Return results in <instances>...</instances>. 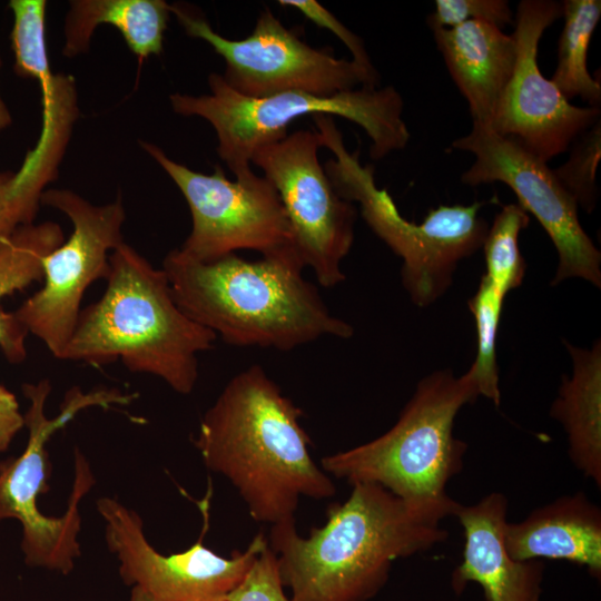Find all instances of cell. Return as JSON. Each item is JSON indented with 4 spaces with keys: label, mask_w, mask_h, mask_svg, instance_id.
<instances>
[{
    "label": "cell",
    "mask_w": 601,
    "mask_h": 601,
    "mask_svg": "<svg viewBox=\"0 0 601 601\" xmlns=\"http://www.w3.org/2000/svg\"><path fill=\"white\" fill-rule=\"evenodd\" d=\"M140 146L170 177L189 207L191 229L177 248L184 257L208 263L243 249L263 257L295 252L280 198L264 176L254 173L246 179L229 180L220 166L203 174L173 160L154 144L140 141Z\"/></svg>",
    "instance_id": "30bf717a"
},
{
    "label": "cell",
    "mask_w": 601,
    "mask_h": 601,
    "mask_svg": "<svg viewBox=\"0 0 601 601\" xmlns=\"http://www.w3.org/2000/svg\"><path fill=\"white\" fill-rule=\"evenodd\" d=\"M216 339L180 309L162 268L124 242L109 256L105 293L82 308L62 359L95 367L120 362L186 395L198 381V355Z\"/></svg>",
    "instance_id": "277c9868"
},
{
    "label": "cell",
    "mask_w": 601,
    "mask_h": 601,
    "mask_svg": "<svg viewBox=\"0 0 601 601\" xmlns=\"http://www.w3.org/2000/svg\"><path fill=\"white\" fill-rule=\"evenodd\" d=\"M209 92L171 93L174 112L200 117L217 136V152L237 180L254 174L253 154L285 138L288 125L306 115L339 116L362 127L371 139L370 156L378 160L406 147L410 131L403 120V99L393 86H363L332 96L302 91L252 98L234 91L221 75L208 76Z\"/></svg>",
    "instance_id": "8992f818"
},
{
    "label": "cell",
    "mask_w": 601,
    "mask_h": 601,
    "mask_svg": "<svg viewBox=\"0 0 601 601\" xmlns=\"http://www.w3.org/2000/svg\"><path fill=\"white\" fill-rule=\"evenodd\" d=\"M506 514L508 499L499 492L472 505H459L454 516L465 542L452 587L461 592L469 582H476L487 601H540L543 561H518L508 554L503 539Z\"/></svg>",
    "instance_id": "2e32d148"
},
{
    "label": "cell",
    "mask_w": 601,
    "mask_h": 601,
    "mask_svg": "<svg viewBox=\"0 0 601 601\" xmlns=\"http://www.w3.org/2000/svg\"><path fill=\"white\" fill-rule=\"evenodd\" d=\"M161 268L180 309L228 345L286 352L326 336H353L352 325L332 314L303 276L293 250L257 260L235 253L199 263L175 248Z\"/></svg>",
    "instance_id": "3957f363"
},
{
    "label": "cell",
    "mask_w": 601,
    "mask_h": 601,
    "mask_svg": "<svg viewBox=\"0 0 601 601\" xmlns=\"http://www.w3.org/2000/svg\"><path fill=\"white\" fill-rule=\"evenodd\" d=\"M185 32L207 42L223 57L224 81L236 92L263 98L286 91L332 96L363 86L377 87V71L355 61L336 58L329 48H314L286 28L268 8L258 16L253 32L244 39L217 33L194 8L170 4Z\"/></svg>",
    "instance_id": "ba28073f"
},
{
    "label": "cell",
    "mask_w": 601,
    "mask_h": 601,
    "mask_svg": "<svg viewBox=\"0 0 601 601\" xmlns=\"http://www.w3.org/2000/svg\"><path fill=\"white\" fill-rule=\"evenodd\" d=\"M277 558L265 546L242 582L221 601H294L283 590Z\"/></svg>",
    "instance_id": "83f0119b"
},
{
    "label": "cell",
    "mask_w": 601,
    "mask_h": 601,
    "mask_svg": "<svg viewBox=\"0 0 601 601\" xmlns=\"http://www.w3.org/2000/svg\"><path fill=\"white\" fill-rule=\"evenodd\" d=\"M22 392L29 401L24 416L28 442L24 451L0 463V521L16 519L22 526L21 549L24 561L31 566L68 574L80 555L78 534L81 518L79 503L95 483L85 455L75 451V479L68 506L61 516H47L38 508V497L50 490L48 481L51 462L46 444L57 431L65 427L85 408L127 405L136 395L115 388L82 392L69 390L59 413L49 418L45 406L51 392L49 380L24 383Z\"/></svg>",
    "instance_id": "52a82bcc"
},
{
    "label": "cell",
    "mask_w": 601,
    "mask_h": 601,
    "mask_svg": "<svg viewBox=\"0 0 601 601\" xmlns=\"http://www.w3.org/2000/svg\"><path fill=\"white\" fill-rule=\"evenodd\" d=\"M561 4L564 24L551 80L566 99L580 97L590 107H599L601 85L588 70V50L601 18V1L563 0Z\"/></svg>",
    "instance_id": "603a6c76"
},
{
    "label": "cell",
    "mask_w": 601,
    "mask_h": 601,
    "mask_svg": "<svg viewBox=\"0 0 601 601\" xmlns=\"http://www.w3.org/2000/svg\"><path fill=\"white\" fill-rule=\"evenodd\" d=\"M280 6L298 10L317 27L328 29L349 50L352 60L370 71H376L366 51L364 41L345 27L331 11L314 0H280Z\"/></svg>",
    "instance_id": "f1b7e54d"
},
{
    "label": "cell",
    "mask_w": 601,
    "mask_h": 601,
    "mask_svg": "<svg viewBox=\"0 0 601 601\" xmlns=\"http://www.w3.org/2000/svg\"><path fill=\"white\" fill-rule=\"evenodd\" d=\"M573 363L571 376L563 375L550 415L568 437L573 465L601 487V344L590 349L565 342Z\"/></svg>",
    "instance_id": "d6986e66"
},
{
    "label": "cell",
    "mask_w": 601,
    "mask_h": 601,
    "mask_svg": "<svg viewBox=\"0 0 601 601\" xmlns=\"http://www.w3.org/2000/svg\"><path fill=\"white\" fill-rule=\"evenodd\" d=\"M1 68V58H0ZM12 124V116L0 93V134Z\"/></svg>",
    "instance_id": "1f68e13d"
},
{
    "label": "cell",
    "mask_w": 601,
    "mask_h": 601,
    "mask_svg": "<svg viewBox=\"0 0 601 601\" xmlns=\"http://www.w3.org/2000/svg\"><path fill=\"white\" fill-rule=\"evenodd\" d=\"M561 17V1H520L512 33L516 42L515 67L485 126L545 162L569 150L580 135L601 120L600 107L572 105L540 71V39Z\"/></svg>",
    "instance_id": "9a60e30c"
},
{
    "label": "cell",
    "mask_w": 601,
    "mask_h": 601,
    "mask_svg": "<svg viewBox=\"0 0 601 601\" xmlns=\"http://www.w3.org/2000/svg\"><path fill=\"white\" fill-rule=\"evenodd\" d=\"M164 0H72L65 21L62 55L88 51L96 28L115 27L140 61L160 55L170 17Z\"/></svg>",
    "instance_id": "44dd1931"
},
{
    "label": "cell",
    "mask_w": 601,
    "mask_h": 601,
    "mask_svg": "<svg viewBox=\"0 0 601 601\" xmlns=\"http://www.w3.org/2000/svg\"><path fill=\"white\" fill-rule=\"evenodd\" d=\"M503 539L514 560H564L601 575V511L582 492L558 497L520 522L506 521Z\"/></svg>",
    "instance_id": "e0dca14e"
},
{
    "label": "cell",
    "mask_w": 601,
    "mask_h": 601,
    "mask_svg": "<svg viewBox=\"0 0 601 601\" xmlns=\"http://www.w3.org/2000/svg\"><path fill=\"white\" fill-rule=\"evenodd\" d=\"M445 518L376 483H355L308 538L289 518L272 525L268 544L294 601H367L386 583L393 561L447 538L440 525Z\"/></svg>",
    "instance_id": "7a4b0ae2"
},
{
    "label": "cell",
    "mask_w": 601,
    "mask_h": 601,
    "mask_svg": "<svg viewBox=\"0 0 601 601\" xmlns=\"http://www.w3.org/2000/svg\"><path fill=\"white\" fill-rule=\"evenodd\" d=\"M451 148L471 152L475 158L461 175L462 184L479 186L499 181L509 186L518 197V205L541 224L559 256L552 285L580 277L601 286V254L579 220L575 200L545 161L479 124L456 138Z\"/></svg>",
    "instance_id": "5bb4252c"
},
{
    "label": "cell",
    "mask_w": 601,
    "mask_h": 601,
    "mask_svg": "<svg viewBox=\"0 0 601 601\" xmlns=\"http://www.w3.org/2000/svg\"><path fill=\"white\" fill-rule=\"evenodd\" d=\"M300 416L255 364L228 381L193 439L205 465L233 484L257 522L294 518L303 496L335 494L331 477L311 456Z\"/></svg>",
    "instance_id": "6da1fadb"
},
{
    "label": "cell",
    "mask_w": 601,
    "mask_h": 601,
    "mask_svg": "<svg viewBox=\"0 0 601 601\" xmlns=\"http://www.w3.org/2000/svg\"><path fill=\"white\" fill-rule=\"evenodd\" d=\"M13 56L16 73L39 82L42 102L40 137L22 165L38 178L51 183L58 175V166L78 116L75 79L70 75L51 71L46 40L28 41Z\"/></svg>",
    "instance_id": "ffe728a7"
},
{
    "label": "cell",
    "mask_w": 601,
    "mask_h": 601,
    "mask_svg": "<svg viewBox=\"0 0 601 601\" xmlns=\"http://www.w3.org/2000/svg\"><path fill=\"white\" fill-rule=\"evenodd\" d=\"M484 21L503 28L513 22L506 0H435L426 23L430 29H449L466 21Z\"/></svg>",
    "instance_id": "4316f807"
},
{
    "label": "cell",
    "mask_w": 601,
    "mask_h": 601,
    "mask_svg": "<svg viewBox=\"0 0 601 601\" xmlns=\"http://www.w3.org/2000/svg\"><path fill=\"white\" fill-rule=\"evenodd\" d=\"M568 159L552 169L563 188L584 211L598 201L597 168L601 158V120L580 135L569 148Z\"/></svg>",
    "instance_id": "484cf974"
},
{
    "label": "cell",
    "mask_w": 601,
    "mask_h": 601,
    "mask_svg": "<svg viewBox=\"0 0 601 601\" xmlns=\"http://www.w3.org/2000/svg\"><path fill=\"white\" fill-rule=\"evenodd\" d=\"M432 32L473 124L487 126L515 67L514 37L495 24L473 20Z\"/></svg>",
    "instance_id": "ac0fdd59"
},
{
    "label": "cell",
    "mask_w": 601,
    "mask_h": 601,
    "mask_svg": "<svg viewBox=\"0 0 601 601\" xmlns=\"http://www.w3.org/2000/svg\"><path fill=\"white\" fill-rule=\"evenodd\" d=\"M24 426V416L13 393L0 383V452L6 451Z\"/></svg>",
    "instance_id": "4dcf8cb0"
},
{
    "label": "cell",
    "mask_w": 601,
    "mask_h": 601,
    "mask_svg": "<svg viewBox=\"0 0 601 601\" xmlns=\"http://www.w3.org/2000/svg\"><path fill=\"white\" fill-rule=\"evenodd\" d=\"M345 196L359 204L370 228L402 258V284L420 307L431 305L446 292L457 263L482 247L489 229L479 215L489 200L440 205L421 224L405 219L386 189L376 186L372 167L359 168L351 176Z\"/></svg>",
    "instance_id": "7c38bea8"
},
{
    "label": "cell",
    "mask_w": 601,
    "mask_h": 601,
    "mask_svg": "<svg viewBox=\"0 0 601 601\" xmlns=\"http://www.w3.org/2000/svg\"><path fill=\"white\" fill-rule=\"evenodd\" d=\"M65 240L58 223L46 220L18 227L0 239V302L43 278V258ZM29 333L13 312L0 304V349L9 363L19 364L27 357Z\"/></svg>",
    "instance_id": "7402d4cb"
},
{
    "label": "cell",
    "mask_w": 601,
    "mask_h": 601,
    "mask_svg": "<svg viewBox=\"0 0 601 601\" xmlns=\"http://www.w3.org/2000/svg\"><path fill=\"white\" fill-rule=\"evenodd\" d=\"M40 203L66 215L72 231L43 258L41 288L13 314L53 357L62 359L87 289L99 279L106 280L109 256L125 242L126 210L120 194L112 203L93 205L62 188H47Z\"/></svg>",
    "instance_id": "9c48e42d"
},
{
    "label": "cell",
    "mask_w": 601,
    "mask_h": 601,
    "mask_svg": "<svg viewBox=\"0 0 601 601\" xmlns=\"http://www.w3.org/2000/svg\"><path fill=\"white\" fill-rule=\"evenodd\" d=\"M13 171L0 170V239L18 227L33 223L37 211L23 204L16 194Z\"/></svg>",
    "instance_id": "f546056e"
},
{
    "label": "cell",
    "mask_w": 601,
    "mask_h": 601,
    "mask_svg": "<svg viewBox=\"0 0 601 601\" xmlns=\"http://www.w3.org/2000/svg\"><path fill=\"white\" fill-rule=\"evenodd\" d=\"M479 395L472 365L460 376L435 371L418 382L387 432L324 456L322 469L351 485L376 483L410 504L454 516L460 503L446 485L462 471L467 447L454 436V421Z\"/></svg>",
    "instance_id": "5b68a950"
},
{
    "label": "cell",
    "mask_w": 601,
    "mask_h": 601,
    "mask_svg": "<svg viewBox=\"0 0 601 601\" xmlns=\"http://www.w3.org/2000/svg\"><path fill=\"white\" fill-rule=\"evenodd\" d=\"M201 505L205 522L196 543L164 555L146 539L137 512L114 497L97 501L106 543L119 561L121 579L131 588L130 601H221L245 578L268 538L260 532L246 550L220 556L203 543L208 503Z\"/></svg>",
    "instance_id": "4fadbf2b"
},
{
    "label": "cell",
    "mask_w": 601,
    "mask_h": 601,
    "mask_svg": "<svg viewBox=\"0 0 601 601\" xmlns=\"http://www.w3.org/2000/svg\"><path fill=\"white\" fill-rule=\"evenodd\" d=\"M530 223L529 214L518 204H508L495 215L482 245L485 258L484 276L503 297L519 287L526 264L521 254L519 237Z\"/></svg>",
    "instance_id": "cb8c5ba5"
},
{
    "label": "cell",
    "mask_w": 601,
    "mask_h": 601,
    "mask_svg": "<svg viewBox=\"0 0 601 601\" xmlns=\"http://www.w3.org/2000/svg\"><path fill=\"white\" fill-rule=\"evenodd\" d=\"M504 298L482 275L477 290L469 300L477 333V354L471 364L475 372L479 394L500 405L496 336Z\"/></svg>",
    "instance_id": "d4e9b609"
},
{
    "label": "cell",
    "mask_w": 601,
    "mask_h": 601,
    "mask_svg": "<svg viewBox=\"0 0 601 601\" xmlns=\"http://www.w3.org/2000/svg\"><path fill=\"white\" fill-rule=\"evenodd\" d=\"M317 130L300 129L259 147L252 157L276 189L292 230L294 249L317 283L334 287L354 242L356 209L342 198L318 159Z\"/></svg>",
    "instance_id": "8fae6325"
}]
</instances>
